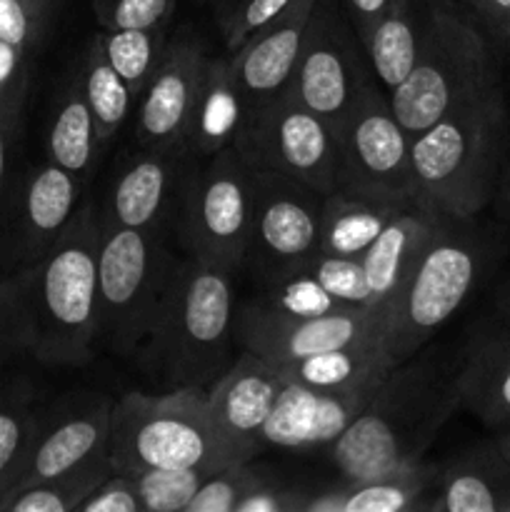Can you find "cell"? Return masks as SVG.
<instances>
[{"mask_svg":"<svg viewBox=\"0 0 510 512\" xmlns=\"http://www.w3.org/2000/svg\"><path fill=\"white\" fill-rule=\"evenodd\" d=\"M465 353L423 348L390 368L368 403L328 448L343 480L415 465L460 403Z\"/></svg>","mask_w":510,"mask_h":512,"instance_id":"obj_1","label":"cell"},{"mask_svg":"<svg viewBox=\"0 0 510 512\" xmlns=\"http://www.w3.org/2000/svg\"><path fill=\"white\" fill-rule=\"evenodd\" d=\"M235 273L183 255L160 300L138 360L160 390H208L233 365Z\"/></svg>","mask_w":510,"mask_h":512,"instance_id":"obj_2","label":"cell"},{"mask_svg":"<svg viewBox=\"0 0 510 512\" xmlns=\"http://www.w3.org/2000/svg\"><path fill=\"white\" fill-rule=\"evenodd\" d=\"M100 223L85 198L25 285V345L53 365L90 363L98 343Z\"/></svg>","mask_w":510,"mask_h":512,"instance_id":"obj_3","label":"cell"},{"mask_svg":"<svg viewBox=\"0 0 510 512\" xmlns=\"http://www.w3.org/2000/svg\"><path fill=\"white\" fill-rule=\"evenodd\" d=\"M108 458L115 473L193 468L215 473L248 455L223 433L205 388L130 390L110 410Z\"/></svg>","mask_w":510,"mask_h":512,"instance_id":"obj_4","label":"cell"},{"mask_svg":"<svg viewBox=\"0 0 510 512\" xmlns=\"http://www.w3.org/2000/svg\"><path fill=\"white\" fill-rule=\"evenodd\" d=\"M493 95L453 110L413 138L415 198L443 218L463 220L485 203L495 168Z\"/></svg>","mask_w":510,"mask_h":512,"instance_id":"obj_5","label":"cell"},{"mask_svg":"<svg viewBox=\"0 0 510 512\" xmlns=\"http://www.w3.org/2000/svg\"><path fill=\"white\" fill-rule=\"evenodd\" d=\"M178 263L165 230L100 228L98 343L120 358L138 353Z\"/></svg>","mask_w":510,"mask_h":512,"instance_id":"obj_6","label":"cell"},{"mask_svg":"<svg viewBox=\"0 0 510 512\" xmlns=\"http://www.w3.org/2000/svg\"><path fill=\"white\" fill-rule=\"evenodd\" d=\"M253 213V170L235 145L190 158L173 220L185 255L245 268Z\"/></svg>","mask_w":510,"mask_h":512,"instance_id":"obj_7","label":"cell"},{"mask_svg":"<svg viewBox=\"0 0 510 512\" xmlns=\"http://www.w3.org/2000/svg\"><path fill=\"white\" fill-rule=\"evenodd\" d=\"M488 93L485 53L475 30L455 13L453 3L428 0L423 48L408 78L390 90L395 115L410 138L440 118Z\"/></svg>","mask_w":510,"mask_h":512,"instance_id":"obj_8","label":"cell"},{"mask_svg":"<svg viewBox=\"0 0 510 512\" xmlns=\"http://www.w3.org/2000/svg\"><path fill=\"white\" fill-rule=\"evenodd\" d=\"M448 220L430 238L398 293L388 300L380 325L385 355L398 365L418 353L470 298L480 275V255Z\"/></svg>","mask_w":510,"mask_h":512,"instance_id":"obj_9","label":"cell"},{"mask_svg":"<svg viewBox=\"0 0 510 512\" xmlns=\"http://www.w3.org/2000/svg\"><path fill=\"white\" fill-rule=\"evenodd\" d=\"M338 133V188L390 203L415 198L410 148L413 138L395 115L388 93L373 83L335 125ZM335 188V190H338Z\"/></svg>","mask_w":510,"mask_h":512,"instance_id":"obj_10","label":"cell"},{"mask_svg":"<svg viewBox=\"0 0 510 512\" xmlns=\"http://www.w3.org/2000/svg\"><path fill=\"white\" fill-rule=\"evenodd\" d=\"M233 145L255 168L298 180L320 195L338 188V133L288 90L248 115Z\"/></svg>","mask_w":510,"mask_h":512,"instance_id":"obj_11","label":"cell"},{"mask_svg":"<svg viewBox=\"0 0 510 512\" xmlns=\"http://www.w3.org/2000/svg\"><path fill=\"white\" fill-rule=\"evenodd\" d=\"M373 83L378 78L370 68L363 40L340 3L318 0L305 28L288 93L335 128Z\"/></svg>","mask_w":510,"mask_h":512,"instance_id":"obj_12","label":"cell"},{"mask_svg":"<svg viewBox=\"0 0 510 512\" xmlns=\"http://www.w3.org/2000/svg\"><path fill=\"white\" fill-rule=\"evenodd\" d=\"M250 170L255 213L245 268H250L260 285H270L303 273L318 258L323 195L285 175L255 165Z\"/></svg>","mask_w":510,"mask_h":512,"instance_id":"obj_13","label":"cell"},{"mask_svg":"<svg viewBox=\"0 0 510 512\" xmlns=\"http://www.w3.org/2000/svg\"><path fill=\"white\" fill-rule=\"evenodd\" d=\"M383 313L385 308L358 305V308L300 318V315L273 313L255 300H248L235 308V343L268 363L285 365L290 360L343 348L380 333Z\"/></svg>","mask_w":510,"mask_h":512,"instance_id":"obj_14","label":"cell"},{"mask_svg":"<svg viewBox=\"0 0 510 512\" xmlns=\"http://www.w3.org/2000/svg\"><path fill=\"white\" fill-rule=\"evenodd\" d=\"M208 60V48L195 35L185 33L170 40L163 63L135 103L138 148L188 150L190 125Z\"/></svg>","mask_w":510,"mask_h":512,"instance_id":"obj_15","label":"cell"},{"mask_svg":"<svg viewBox=\"0 0 510 512\" xmlns=\"http://www.w3.org/2000/svg\"><path fill=\"white\" fill-rule=\"evenodd\" d=\"M193 153L188 150H148L125 158L113 170L103 200L95 208L100 228H150L173 225L180 185Z\"/></svg>","mask_w":510,"mask_h":512,"instance_id":"obj_16","label":"cell"},{"mask_svg":"<svg viewBox=\"0 0 510 512\" xmlns=\"http://www.w3.org/2000/svg\"><path fill=\"white\" fill-rule=\"evenodd\" d=\"M315 3L318 0H295L278 18L248 35L233 53H225L243 95L245 120L288 90Z\"/></svg>","mask_w":510,"mask_h":512,"instance_id":"obj_17","label":"cell"},{"mask_svg":"<svg viewBox=\"0 0 510 512\" xmlns=\"http://www.w3.org/2000/svg\"><path fill=\"white\" fill-rule=\"evenodd\" d=\"M285 388V378L273 363L260 355L243 353L210 385V410L223 433L250 460L263 448V430Z\"/></svg>","mask_w":510,"mask_h":512,"instance_id":"obj_18","label":"cell"},{"mask_svg":"<svg viewBox=\"0 0 510 512\" xmlns=\"http://www.w3.org/2000/svg\"><path fill=\"white\" fill-rule=\"evenodd\" d=\"M368 403L365 395L315 393L285 380V388L263 430V445L313 450L333 445L350 420Z\"/></svg>","mask_w":510,"mask_h":512,"instance_id":"obj_19","label":"cell"},{"mask_svg":"<svg viewBox=\"0 0 510 512\" xmlns=\"http://www.w3.org/2000/svg\"><path fill=\"white\" fill-rule=\"evenodd\" d=\"M448 220L420 200H410L390 218L370 248L360 255L373 308L388 305V300L398 293L403 280L413 270L425 245Z\"/></svg>","mask_w":510,"mask_h":512,"instance_id":"obj_20","label":"cell"},{"mask_svg":"<svg viewBox=\"0 0 510 512\" xmlns=\"http://www.w3.org/2000/svg\"><path fill=\"white\" fill-rule=\"evenodd\" d=\"M110 410H113L110 398L88 400L83 408L73 410L63 420H58L45 435L38 438V433H35L33 445L25 455V463L10 493L25 488V485L55 478V475L108 450Z\"/></svg>","mask_w":510,"mask_h":512,"instance_id":"obj_21","label":"cell"},{"mask_svg":"<svg viewBox=\"0 0 510 512\" xmlns=\"http://www.w3.org/2000/svg\"><path fill=\"white\" fill-rule=\"evenodd\" d=\"M275 368L288 383L303 385L315 393L365 395V398H370L393 365L385 355L380 333H373L358 343L290 360V363L275 365Z\"/></svg>","mask_w":510,"mask_h":512,"instance_id":"obj_22","label":"cell"},{"mask_svg":"<svg viewBox=\"0 0 510 512\" xmlns=\"http://www.w3.org/2000/svg\"><path fill=\"white\" fill-rule=\"evenodd\" d=\"M438 478V470L425 465L423 460L415 465L390 470L368 480H355L320 493H310L303 512H403L425 510L423 503L430 483Z\"/></svg>","mask_w":510,"mask_h":512,"instance_id":"obj_23","label":"cell"},{"mask_svg":"<svg viewBox=\"0 0 510 512\" xmlns=\"http://www.w3.org/2000/svg\"><path fill=\"white\" fill-rule=\"evenodd\" d=\"M85 183L60 165L48 163L38 168L25 188L23 218H25V240L35 263L48 255L60 240V235L73 223L75 213L85 203Z\"/></svg>","mask_w":510,"mask_h":512,"instance_id":"obj_24","label":"cell"},{"mask_svg":"<svg viewBox=\"0 0 510 512\" xmlns=\"http://www.w3.org/2000/svg\"><path fill=\"white\" fill-rule=\"evenodd\" d=\"M403 205L408 203H390V200H378L340 188L323 195L320 253L360 258Z\"/></svg>","mask_w":510,"mask_h":512,"instance_id":"obj_25","label":"cell"},{"mask_svg":"<svg viewBox=\"0 0 510 512\" xmlns=\"http://www.w3.org/2000/svg\"><path fill=\"white\" fill-rule=\"evenodd\" d=\"M428 0H400L375 23L363 48L385 93L398 88L413 70L425 38Z\"/></svg>","mask_w":510,"mask_h":512,"instance_id":"obj_26","label":"cell"},{"mask_svg":"<svg viewBox=\"0 0 510 512\" xmlns=\"http://www.w3.org/2000/svg\"><path fill=\"white\" fill-rule=\"evenodd\" d=\"M245 125V103L225 55H210L190 125L188 150L210 155L235 143Z\"/></svg>","mask_w":510,"mask_h":512,"instance_id":"obj_27","label":"cell"},{"mask_svg":"<svg viewBox=\"0 0 510 512\" xmlns=\"http://www.w3.org/2000/svg\"><path fill=\"white\" fill-rule=\"evenodd\" d=\"M98 125L88 108L80 80H75L60 98L48 130V158L88 185L95 163L103 153Z\"/></svg>","mask_w":510,"mask_h":512,"instance_id":"obj_28","label":"cell"},{"mask_svg":"<svg viewBox=\"0 0 510 512\" xmlns=\"http://www.w3.org/2000/svg\"><path fill=\"white\" fill-rule=\"evenodd\" d=\"M108 450L93 455L85 463L55 475V478L40 480V483L25 485L15 490L8 498L0 500V510L8 512H78L80 503L98 488L100 483L113 475Z\"/></svg>","mask_w":510,"mask_h":512,"instance_id":"obj_29","label":"cell"},{"mask_svg":"<svg viewBox=\"0 0 510 512\" xmlns=\"http://www.w3.org/2000/svg\"><path fill=\"white\" fill-rule=\"evenodd\" d=\"M78 80L85 100H88L90 113L95 118V125H98L100 140L108 145L123 130V125L128 123L138 98L128 88V83L115 73V68L108 63L100 45L95 43V38L90 40V48L85 53L83 75Z\"/></svg>","mask_w":510,"mask_h":512,"instance_id":"obj_30","label":"cell"},{"mask_svg":"<svg viewBox=\"0 0 510 512\" xmlns=\"http://www.w3.org/2000/svg\"><path fill=\"white\" fill-rule=\"evenodd\" d=\"M108 63L128 83L135 98L143 95L155 70L160 68L168 50V28L155 30H103L95 35Z\"/></svg>","mask_w":510,"mask_h":512,"instance_id":"obj_31","label":"cell"},{"mask_svg":"<svg viewBox=\"0 0 510 512\" xmlns=\"http://www.w3.org/2000/svg\"><path fill=\"white\" fill-rule=\"evenodd\" d=\"M460 400L480 415L510 413V355L485 345L465 355Z\"/></svg>","mask_w":510,"mask_h":512,"instance_id":"obj_32","label":"cell"},{"mask_svg":"<svg viewBox=\"0 0 510 512\" xmlns=\"http://www.w3.org/2000/svg\"><path fill=\"white\" fill-rule=\"evenodd\" d=\"M128 475L143 503V512H185L210 473L193 468H140Z\"/></svg>","mask_w":510,"mask_h":512,"instance_id":"obj_33","label":"cell"},{"mask_svg":"<svg viewBox=\"0 0 510 512\" xmlns=\"http://www.w3.org/2000/svg\"><path fill=\"white\" fill-rule=\"evenodd\" d=\"M263 308L280 315H300V318H313V315L335 313L343 308H358V305H343L335 300L328 290L320 288L310 275L298 273L278 283L263 285V293L253 298Z\"/></svg>","mask_w":510,"mask_h":512,"instance_id":"obj_34","label":"cell"},{"mask_svg":"<svg viewBox=\"0 0 510 512\" xmlns=\"http://www.w3.org/2000/svg\"><path fill=\"white\" fill-rule=\"evenodd\" d=\"M268 475L248 463H233L220 468L203 480L200 490L185 512H235L240 500L258 488Z\"/></svg>","mask_w":510,"mask_h":512,"instance_id":"obj_35","label":"cell"},{"mask_svg":"<svg viewBox=\"0 0 510 512\" xmlns=\"http://www.w3.org/2000/svg\"><path fill=\"white\" fill-rule=\"evenodd\" d=\"M178 0H93L95 20L103 30L168 28Z\"/></svg>","mask_w":510,"mask_h":512,"instance_id":"obj_36","label":"cell"},{"mask_svg":"<svg viewBox=\"0 0 510 512\" xmlns=\"http://www.w3.org/2000/svg\"><path fill=\"white\" fill-rule=\"evenodd\" d=\"M303 273L310 275L320 288L328 290L343 305H370L368 283H365V270L360 258H338V255L318 253V258Z\"/></svg>","mask_w":510,"mask_h":512,"instance_id":"obj_37","label":"cell"},{"mask_svg":"<svg viewBox=\"0 0 510 512\" xmlns=\"http://www.w3.org/2000/svg\"><path fill=\"white\" fill-rule=\"evenodd\" d=\"M35 428L23 408H0V500L10 493L25 463Z\"/></svg>","mask_w":510,"mask_h":512,"instance_id":"obj_38","label":"cell"},{"mask_svg":"<svg viewBox=\"0 0 510 512\" xmlns=\"http://www.w3.org/2000/svg\"><path fill=\"white\" fill-rule=\"evenodd\" d=\"M295 0H230L218 10L220 35L228 53H233L248 35L278 18Z\"/></svg>","mask_w":510,"mask_h":512,"instance_id":"obj_39","label":"cell"},{"mask_svg":"<svg viewBox=\"0 0 510 512\" xmlns=\"http://www.w3.org/2000/svg\"><path fill=\"white\" fill-rule=\"evenodd\" d=\"M310 490L288 485L283 480L265 478L238 503L235 512H303Z\"/></svg>","mask_w":510,"mask_h":512,"instance_id":"obj_40","label":"cell"},{"mask_svg":"<svg viewBox=\"0 0 510 512\" xmlns=\"http://www.w3.org/2000/svg\"><path fill=\"white\" fill-rule=\"evenodd\" d=\"M78 512H143V503L133 480L113 473L80 503Z\"/></svg>","mask_w":510,"mask_h":512,"instance_id":"obj_41","label":"cell"},{"mask_svg":"<svg viewBox=\"0 0 510 512\" xmlns=\"http://www.w3.org/2000/svg\"><path fill=\"white\" fill-rule=\"evenodd\" d=\"M340 8H343L345 18L350 20V25L355 28L360 40L368 38L370 30L375 28L380 18L388 13L390 8L400 3V0H338Z\"/></svg>","mask_w":510,"mask_h":512,"instance_id":"obj_42","label":"cell"},{"mask_svg":"<svg viewBox=\"0 0 510 512\" xmlns=\"http://www.w3.org/2000/svg\"><path fill=\"white\" fill-rule=\"evenodd\" d=\"M28 38V10L20 0H0V40L20 45Z\"/></svg>","mask_w":510,"mask_h":512,"instance_id":"obj_43","label":"cell"},{"mask_svg":"<svg viewBox=\"0 0 510 512\" xmlns=\"http://www.w3.org/2000/svg\"><path fill=\"white\" fill-rule=\"evenodd\" d=\"M478 5L485 10L488 18L510 28V0H478Z\"/></svg>","mask_w":510,"mask_h":512,"instance_id":"obj_44","label":"cell"},{"mask_svg":"<svg viewBox=\"0 0 510 512\" xmlns=\"http://www.w3.org/2000/svg\"><path fill=\"white\" fill-rule=\"evenodd\" d=\"M15 53H18V48H15V45L0 40V85H3L10 75H13Z\"/></svg>","mask_w":510,"mask_h":512,"instance_id":"obj_45","label":"cell"},{"mask_svg":"<svg viewBox=\"0 0 510 512\" xmlns=\"http://www.w3.org/2000/svg\"><path fill=\"white\" fill-rule=\"evenodd\" d=\"M5 170H8V138H5V133L0 130V185H3Z\"/></svg>","mask_w":510,"mask_h":512,"instance_id":"obj_46","label":"cell"},{"mask_svg":"<svg viewBox=\"0 0 510 512\" xmlns=\"http://www.w3.org/2000/svg\"><path fill=\"white\" fill-rule=\"evenodd\" d=\"M200 3H205V5H215V10H220V8H223V5H228L230 0H200Z\"/></svg>","mask_w":510,"mask_h":512,"instance_id":"obj_47","label":"cell"},{"mask_svg":"<svg viewBox=\"0 0 510 512\" xmlns=\"http://www.w3.org/2000/svg\"><path fill=\"white\" fill-rule=\"evenodd\" d=\"M20 3L25 5V10H33L35 5H40V3H43V0H20Z\"/></svg>","mask_w":510,"mask_h":512,"instance_id":"obj_48","label":"cell"},{"mask_svg":"<svg viewBox=\"0 0 510 512\" xmlns=\"http://www.w3.org/2000/svg\"><path fill=\"white\" fill-rule=\"evenodd\" d=\"M438 3H453V0H438Z\"/></svg>","mask_w":510,"mask_h":512,"instance_id":"obj_49","label":"cell"},{"mask_svg":"<svg viewBox=\"0 0 510 512\" xmlns=\"http://www.w3.org/2000/svg\"><path fill=\"white\" fill-rule=\"evenodd\" d=\"M508 173H510V170H508Z\"/></svg>","mask_w":510,"mask_h":512,"instance_id":"obj_50","label":"cell"},{"mask_svg":"<svg viewBox=\"0 0 510 512\" xmlns=\"http://www.w3.org/2000/svg\"><path fill=\"white\" fill-rule=\"evenodd\" d=\"M508 450H510V448H508Z\"/></svg>","mask_w":510,"mask_h":512,"instance_id":"obj_51","label":"cell"}]
</instances>
